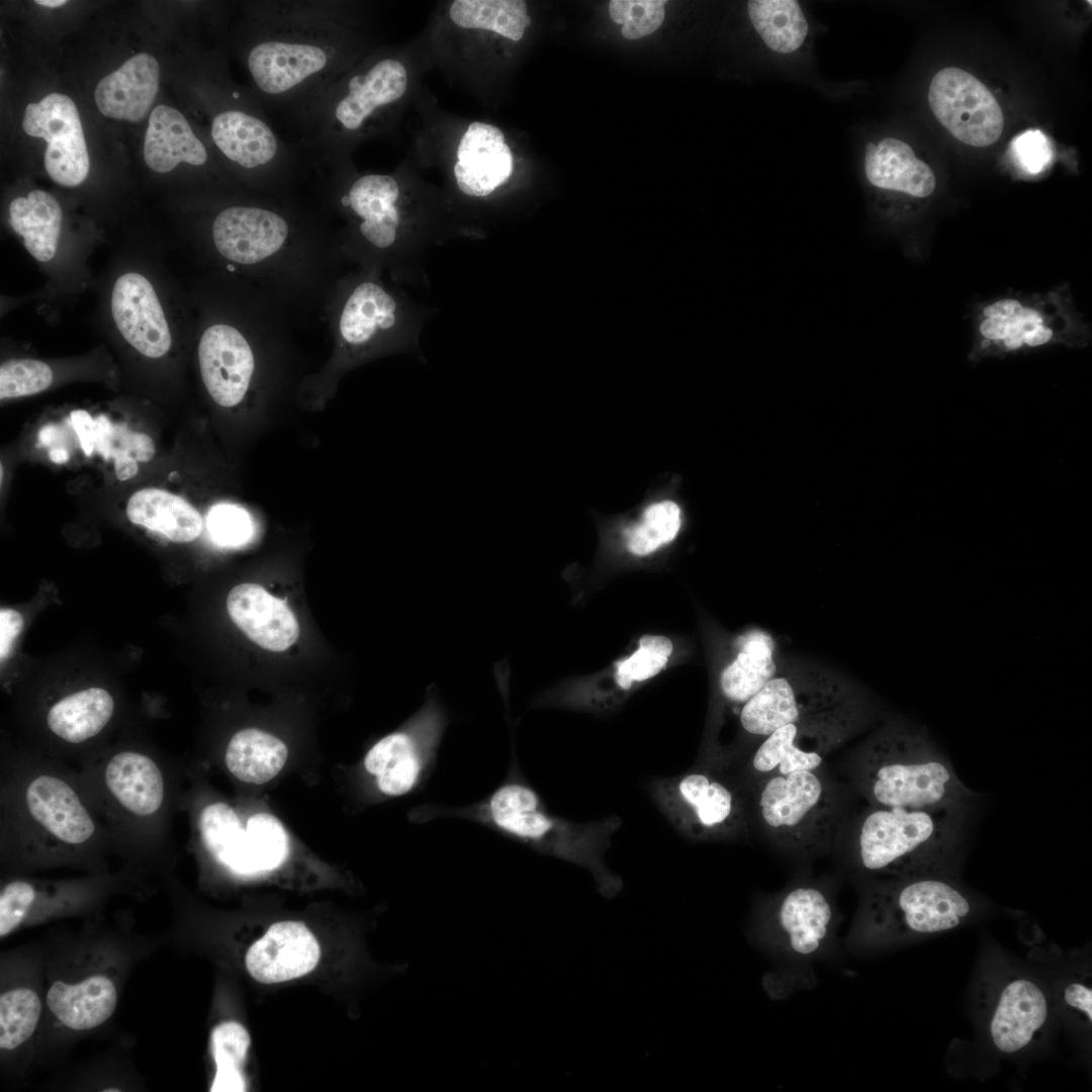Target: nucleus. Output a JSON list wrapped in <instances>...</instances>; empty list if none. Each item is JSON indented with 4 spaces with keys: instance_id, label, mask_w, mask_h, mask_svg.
I'll use <instances>...</instances> for the list:
<instances>
[{
    "instance_id": "obj_17",
    "label": "nucleus",
    "mask_w": 1092,
    "mask_h": 1092,
    "mask_svg": "<svg viewBox=\"0 0 1092 1092\" xmlns=\"http://www.w3.org/2000/svg\"><path fill=\"white\" fill-rule=\"evenodd\" d=\"M453 171L458 188L471 197H485L513 172V155L503 131L488 123L472 122L457 150Z\"/></svg>"
},
{
    "instance_id": "obj_21",
    "label": "nucleus",
    "mask_w": 1092,
    "mask_h": 1092,
    "mask_svg": "<svg viewBox=\"0 0 1092 1092\" xmlns=\"http://www.w3.org/2000/svg\"><path fill=\"white\" fill-rule=\"evenodd\" d=\"M26 803L32 817L58 839L78 844L89 839L94 823L72 788L43 775L27 787Z\"/></svg>"
},
{
    "instance_id": "obj_24",
    "label": "nucleus",
    "mask_w": 1092,
    "mask_h": 1092,
    "mask_svg": "<svg viewBox=\"0 0 1092 1092\" xmlns=\"http://www.w3.org/2000/svg\"><path fill=\"white\" fill-rule=\"evenodd\" d=\"M398 197V184L387 175L362 176L350 188L347 203L362 219L360 233L376 248H389L396 241L400 222Z\"/></svg>"
},
{
    "instance_id": "obj_11",
    "label": "nucleus",
    "mask_w": 1092,
    "mask_h": 1092,
    "mask_svg": "<svg viewBox=\"0 0 1092 1092\" xmlns=\"http://www.w3.org/2000/svg\"><path fill=\"white\" fill-rule=\"evenodd\" d=\"M835 922L829 897L811 885L796 886L780 896L765 917L770 941L795 959H811L827 945Z\"/></svg>"
},
{
    "instance_id": "obj_45",
    "label": "nucleus",
    "mask_w": 1092,
    "mask_h": 1092,
    "mask_svg": "<svg viewBox=\"0 0 1092 1092\" xmlns=\"http://www.w3.org/2000/svg\"><path fill=\"white\" fill-rule=\"evenodd\" d=\"M244 828L236 812L224 803L205 807L200 815V831L208 849L229 866Z\"/></svg>"
},
{
    "instance_id": "obj_43",
    "label": "nucleus",
    "mask_w": 1092,
    "mask_h": 1092,
    "mask_svg": "<svg viewBox=\"0 0 1092 1092\" xmlns=\"http://www.w3.org/2000/svg\"><path fill=\"white\" fill-rule=\"evenodd\" d=\"M41 1011L36 993L28 988H16L0 997V1048L12 1050L23 1043L34 1031Z\"/></svg>"
},
{
    "instance_id": "obj_37",
    "label": "nucleus",
    "mask_w": 1092,
    "mask_h": 1092,
    "mask_svg": "<svg viewBox=\"0 0 1092 1092\" xmlns=\"http://www.w3.org/2000/svg\"><path fill=\"white\" fill-rule=\"evenodd\" d=\"M747 13L760 39L775 53H795L808 36L809 23L798 1L751 0Z\"/></svg>"
},
{
    "instance_id": "obj_39",
    "label": "nucleus",
    "mask_w": 1092,
    "mask_h": 1092,
    "mask_svg": "<svg viewBox=\"0 0 1092 1092\" xmlns=\"http://www.w3.org/2000/svg\"><path fill=\"white\" fill-rule=\"evenodd\" d=\"M449 15L457 26L490 30L514 41L523 37L531 23L522 0H456Z\"/></svg>"
},
{
    "instance_id": "obj_25",
    "label": "nucleus",
    "mask_w": 1092,
    "mask_h": 1092,
    "mask_svg": "<svg viewBox=\"0 0 1092 1092\" xmlns=\"http://www.w3.org/2000/svg\"><path fill=\"white\" fill-rule=\"evenodd\" d=\"M406 87V70L399 61H379L365 75L349 81V93L337 105L336 118L345 128L355 130L377 107L401 98Z\"/></svg>"
},
{
    "instance_id": "obj_40",
    "label": "nucleus",
    "mask_w": 1092,
    "mask_h": 1092,
    "mask_svg": "<svg viewBox=\"0 0 1092 1092\" xmlns=\"http://www.w3.org/2000/svg\"><path fill=\"white\" fill-rule=\"evenodd\" d=\"M95 451L104 459L113 458L119 480L138 472V461L148 462L155 454V444L146 434L132 432L126 425H113L105 416L95 419Z\"/></svg>"
},
{
    "instance_id": "obj_47",
    "label": "nucleus",
    "mask_w": 1092,
    "mask_h": 1092,
    "mask_svg": "<svg viewBox=\"0 0 1092 1092\" xmlns=\"http://www.w3.org/2000/svg\"><path fill=\"white\" fill-rule=\"evenodd\" d=\"M662 0H613L609 4L612 19L622 24L627 39H637L655 31L664 19Z\"/></svg>"
},
{
    "instance_id": "obj_31",
    "label": "nucleus",
    "mask_w": 1092,
    "mask_h": 1092,
    "mask_svg": "<svg viewBox=\"0 0 1092 1092\" xmlns=\"http://www.w3.org/2000/svg\"><path fill=\"white\" fill-rule=\"evenodd\" d=\"M126 514L132 523L159 532L178 543L193 541L202 528L200 515L190 504L178 495L157 488H146L132 494Z\"/></svg>"
},
{
    "instance_id": "obj_1",
    "label": "nucleus",
    "mask_w": 1092,
    "mask_h": 1092,
    "mask_svg": "<svg viewBox=\"0 0 1092 1092\" xmlns=\"http://www.w3.org/2000/svg\"><path fill=\"white\" fill-rule=\"evenodd\" d=\"M440 818L480 824L536 851L586 868L606 896L620 889L618 879L604 864L618 820L578 824L552 814L523 779L515 760L506 779L483 799L458 807L425 804L414 811L418 823Z\"/></svg>"
},
{
    "instance_id": "obj_15",
    "label": "nucleus",
    "mask_w": 1092,
    "mask_h": 1092,
    "mask_svg": "<svg viewBox=\"0 0 1092 1092\" xmlns=\"http://www.w3.org/2000/svg\"><path fill=\"white\" fill-rule=\"evenodd\" d=\"M320 956L317 940L302 922L282 921L249 947L245 965L256 981L281 983L311 972Z\"/></svg>"
},
{
    "instance_id": "obj_12",
    "label": "nucleus",
    "mask_w": 1092,
    "mask_h": 1092,
    "mask_svg": "<svg viewBox=\"0 0 1092 1092\" xmlns=\"http://www.w3.org/2000/svg\"><path fill=\"white\" fill-rule=\"evenodd\" d=\"M111 314L123 339L142 355L160 358L168 353L172 336L164 309L150 280L127 272L114 282Z\"/></svg>"
},
{
    "instance_id": "obj_23",
    "label": "nucleus",
    "mask_w": 1092,
    "mask_h": 1092,
    "mask_svg": "<svg viewBox=\"0 0 1092 1092\" xmlns=\"http://www.w3.org/2000/svg\"><path fill=\"white\" fill-rule=\"evenodd\" d=\"M144 157L153 171L168 173L179 163L194 166L204 164L207 153L179 110L158 105L150 114Z\"/></svg>"
},
{
    "instance_id": "obj_46",
    "label": "nucleus",
    "mask_w": 1092,
    "mask_h": 1092,
    "mask_svg": "<svg viewBox=\"0 0 1092 1092\" xmlns=\"http://www.w3.org/2000/svg\"><path fill=\"white\" fill-rule=\"evenodd\" d=\"M52 382L51 367L39 360L12 359L2 363L0 367L1 399L41 392Z\"/></svg>"
},
{
    "instance_id": "obj_36",
    "label": "nucleus",
    "mask_w": 1092,
    "mask_h": 1092,
    "mask_svg": "<svg viewBox=\"0 0 1092 1092\" xmlns=\"http://www.w3.org/2000/svg\"><path fill=\"white\" fill-rule=\"evenodd\" d=\"M288 852V839L279 820L268 813L249 818L229 863L240 874L270 871L280 866Z\"/></svg>"
},
{
    "instance_id": "obj_6",
    "label": "nucleus",
    "mask_w": 1092,
    "mask_h": 1092,
    "mask_svg": "<svg viewBox=\"0 0 1092 1092\" xmlns=\"http://www.w3.org/2000/svg\"><path fill=\"white\" fill-rule=\"evenodd\" d=\"M448 723L449 714L431 686L423 705L406 723L380 738L365 754L364 768L382 795L399 797L424 786L436 764Z\"/></svg>"
},
{
    "instance_id": "obj_5",
    "label": "nucleus",
    "mask_w": 1092,
    "mask_h": 1092,
    "mask_svg": "<svg viewBox=\"0 0 1092 1092\" xmlns=\"http://www.w3.org/2000/svg\"><path fill=\"white\" fill-rule=\"evenodd\" d=\"M757 794L760 820L781 845L811 851L835 832L840 805L834 789L816 770L765 777Z\"/></svg>"
},
{
    "instance_id": "obj_10",
    "label": "nucleus",
    "mask_w": 1092,
    "mask_h": 1092,
    "mask_svg": "<svg viewBox=\"0 0 1092 1092\" xmlns=\"http://www.w3.org/2000/svg\"><path fill=\"white\" fill-rule=\"evenodd\" d=\"M22 127L28 135L47 142L44 167L52 180L74 187L86 179L89 156L80 116L70 97L51 93L38 103H29Z\"/></svg>"
},
{
    "instance_id": "obj_49",
    "label": "nucleus",
    "mask_w": 1092,
    "mask_h": 1092,
    "mask_svg": "<svg viewBox=\"0 0 1092 1092\" xmlns=\"http://www.w3.org/2000/svg\"><path fill=\"white\" fill-rule=\"evenodd\" d=\"M1017 163L1028 173L1036 174L1048 167L1053 159V149L1048 136L1038 129H1028L1011 143Z\"/></svg>"
},
{
    "instance_id": "obj_2",
    "label": "nucleus",
    "mask_w": 1092,
    "mask_h": 1092,
    "mask_svg": "<svg viewBox=\"0 0 1092 1092\" xmlns=\"http://www.w3.org/2000/svg\"><path fill=\"white\" fill-rule=\"evenodd\" d=\"M853 778L871 806L974 812L978 796L922 729L891 721L853 760Z\"/></svg>"
},
{
    "instance_id": "obj_7",
    "label": "nucleus",
    "mask_w": 1092,
    "mask_h": 1092,
    "mask_svg": "<svg viewBox=\"0 0 1092 1092\" xmlns=\"http://www.w3.org/2000/svg\"><path fill=\"white\" fill-rule=\"evenodd\" d=\"M651 793L670 822L697 840H719L739 834L745 827L742 802L723 781L705 771L658 780Z\"/></svg>"
},
{
    "instance_id": "obj_20",
    "label": "nucleus",
    "mask_w": 1092,
    "mask_h": 1092,
    "mask_svg": "<svg viewBox=\"0 0 1092 1092\" xmlns=\"http://www.w3.org/2000/svg\"><path fill=\"white\" fill-rule=\"evenodd\" d=\"M327 63L326 52L316 46L275 40L255 46L248 56L255 83L268 94L292 89L321 72Z\"/></svg>"
},
{
    "instance_id": "obj_34",
    "label": "nucleus",
    "mask_w": 1092,
    "mask_h": 1092,
    "mask_svg": "<svg viewBox=\"0 0 1092 1092\" xmlns=\"http://www.w3.org/2000/svg\"><path fill=\"white\" fill-rule=\"evenodd\" d=\"M287 748L276 736L259 729L237 732L229 742L225 763L240 781L262 785L282 769Z\"/></svg>"
},
{
    "instance_id": "obj_27",
    "label": "nucleus",
    "mask_w": 1092,
    "mask_h": 1092,
    "mask_svg": "<svg viewBox=\"0 0 1092 1092\" xmlns=\"http://www.w3.org/2000/svg\"><path fill=\"white\" fill-rule=\"evenodd\" d=\"M117 1002L112 981L103 976L89 977L70 985L55 982L47 995V1004L56 1017L74 1030H86L106 1021Z\"/></svg>"
},
{
    "instance_id": "obj_53",
    "label": "nucleus",
    "mask_w": 1092,
    "mask_h": 1092,
    "mask_svg": "<svg viewBox=\"0 0 1092 1092\" xmlns=\"http://www.w3.org/2000/svg\"><path fill=\"white\" fill-rule=\"evenodd\" d=\"M71 421L85 454L90 456L95 451V419L85 411H74Z\"/></svg>"
},
{
    "instance_id": "obj_3",
    "label": "nucleus",
    "mask_w": 1092,
    "mask_h": 1092,
    "mask_svg": "<svg viewBox=\"0 0 1092 1092\" xmlns=\"http://www.w3.org/2000/svg\"><path fill=\"white\" fill-rule=\"evenodd\" d=\"M973 812L871 806L855 833V857L886 879L951 875L964 851Z\"/></svg>"
},
{
    "instance_id": "obj_28",
    "label": "nucleus",
    "mask_w": 1092,
    "mask_h": 1092,
    "mask_svg": "<svg viewBox=\"0 0 1092 1092\" xmlns=\"http://www.w3.org/2000/svg\"><path fill=\"white\" fill-rule=\"evenodd\" d=\"M397 320V303L381 285L360 283L348 297L339 321V332L351 348H364L388 332Z\"/></svg>"
},
{
    "instance_id": "obj_56",
    "label": "nucleus",
    "mask_w": 1092,
    "mask_h": 1092,
    "mask_svg": "<svg viewBox=\"0 0 1092 1092\" xmlns=\"http://www.w3.org/2000/svg\"><path fill=\"white\" fill-rule=\"evenodd\" d=\"M34 2L36 4H38V5L46 6V7H51V8H55V7H59V6H63L65 4H67V1H65V0H36Z\"/></svg>"
},
{
    "instance_id": "obj_33",
    "label": "nucleus",
    "mask_w": 1092,
    "mask_h": 1092,
    "mask_svg": "<svg viewBox=\"0 0 1092 1092\" xmlns=\"http://www.w3.org/2000/svg\"><path fill=\"white\" fill-rule=\"evenodd\" d=\"M776 670L771 638L752 631L740 639L736 658L722 671L721 691L729 701L745 703L775 676Z\"/></svg>"
},
{
    "instance_id": "obj_38",
    "label": "nucleus",
    "mask_w": 1092,
    "mask_h": 1092,
    "mask_svg": "<svg viewBox=\"0 0 1092 1092\" xmlns=\"http://www.w3.org/2000/svg\"><path fill=\"white\" fill-rule=\"evenodd\" d=\"M980 325L981 334L989 340L1002 341L1008 350L1023 345L1035 347L1049 342L1053 331L1044 326L1035 309L1023 306L1015 299H1001L987 305Z\"/></svg>"
},
{
    "instance_id": "obj_55",
    "label": "nucleus",
    "mask_w": 1092,
    "mask_h": 1092,
    "mask_svg": "<svg viewBox=\"0 0 1092 1092\" xmlns=\"http://www.w3.org/2000/svg\"><path fill=\"white\" fill-rule=\"evenodd\" d=\"M54 432H55V428H54V427H52V426H49V427H46V428H43V429H42V430L40 431V433H39V436H38V439H39V441H40V442H41V443H42L43 445H50L49 443H50V442L52 441V439L54 438Z\"/></svg>"
},
{
    "instance_id": "obj_51",
    "label": "nucleus",
    "mask_w": 1092,
    "mask_h": 1092,
    "mask_svg": "<svg viewBox=\"0 0 1092 1092\" xmlns=\"http://www.w3.org/2000/svg\"><path fill=\"white\" fill-rule=\"evenodd\" d=\"M1065 1007L1086 1022L1092 1020V989L1088 982L1073 980L1063 990Z\"/></svg>"
},
{
    "instance_id": "obj_14",
    "label": "nucleus",
    "mask_w": 1092,
    "mask_h": 1092,
    "mask_svg": "<svg viewBox=\"0 0 1092 1092\" xmlns=\"http://www.w3.org/2000/svg\"><path fill=\"white\" fill-rule=\"evenodd\" d=\"M289 233L286 220L276 212L254 206H231L215 217L212 239L226 260L253 265L276 254Z\"/></svg>"
},
{
    "instance_id": "obj_48",
    "label": "nucleus",
    "mask_w": 1092,
    "mask_h": 1092,
    "mask_svg": "<svg viewBox=\"0 0 1092 1092\" xmlns=\"http://www.w3.org/2000/svg\"><path fill=\"white\" fill-rule=\"evenodd\" d=\"M207 528L217 544L229 547L246 543L253 533L252 521L247 511L230 504L211 508L207 516Z\"/></svg>"
},
{
    "instance_id": "obj_54",
    "label": "nucleus",
    "mask_w": 1092,
    "mask_h": 1092,
    "mask_svg": "<svg viewBox=\"0 0 1092 1092\" xmlns=\"http://www.w3.org/2000/svg\"><path fill=\"white\" fill-rule=\"evenodd\" d=\"M50 457L56 463H63L68 460L69 455L64 449H54L50 452Z\"/></svg>"
},
{
    "instance_id": "obj_9",
    "label": "nucleus",
    "mask_w": 1092,
    "mask_h": 1092,
    "mask_svg": "<svg viewBox=\"0 0 1092 1092\" xmlns=\"http://www.w3.org/2000/svg\"><path fill=\"white\" fill-rule=\"evenodd\" d=\"M831 709L797 723L787 724L765 737L756 749L751 766L759 775H788L801 770H816L824 755L844 736L862 722L842 720L869 717L871 712H855L845 717Z\"/></svg>"
},
{
    "instance_id": "obj_42",
    "label": "nucleus",
    "mask_w": 1092,
    "mask_h": 1092,
    "mask_svg": "<svg viewBox=\"0 0 1092 1092\" xmlns=\"http://www.w3.org/2000/svg\"><path fill=\"white\" fill-rule=\"evenodd\" d=\"M679 507L670 500L648 507L640 521L626 532L627 549L645 556L672 541L680 528Z\"/></svg>"
},
{
    "instance_id": "obj_19",
    "label": "nucleus",
    "mask_w": 1092,
    "mask_h": 1092,
    "mask_svg": "<svg viewBox=\"0 0 1092 1092\" xmlns=\"http://www.w3.org/2000/svg\"><path fill=\"white\" fill-rule=\"evenodd\" d=\"M158 89L159 64L150 54L140 53L98 83L94 99L103 115L139 121L149 113Z\"/></svg>"
},
{
    "instance_id": "obj_26",
    "label": "nucleus",
    "mask_w": 1092,
    "mask_h": 1092,
    "mask_svg": "<svg viewBox=\"0 0 1092 1092\" xmlns=\"http://www.w3.org/2000/svg\"><path fill=\"white\" fill-rule=\"evenodd\" d=\"M104 778L114 798L133 814H154L163 803V776L156 762L145 754L133 751L115 754L106 765Z\"/></svg>"
},
{
    "instance_id": "obj_4",
    "label": "nucleus",
    "mask_w": 1092,
    "mask_h": 1092,
    "mask_svg": "<svg viewBox=\"0 0 1092 1092\" xmlns=\"http://www.w3.org/2000/svg\"><path fill=\"white\" fill-rule=\"evenodd\" d=\"M976 901L951 875L886 879L866 893L850 933L858 945H884L960 926Z\"/></svg>"
},
{
    "instance_id": "obj_50",
    "label": "nucleus",
    "mask_w": 1092,
    "mask_h": 1092,
    "mask_svg": "<svg viewBox=\"0 0 1092 1092\" xmlns=\"http://www.w3.org/2000/svg\"><path fill=\"white\" fill-rule=\"evenodd\" d=\"M34 899V890L26 882L8 884L0 895V936L11 932L22 921Z\"/></svg>"
},
{
    "instance_id": "obj_41",
    "label": "nucleus",
    "mask_w": 1092,
    "mask_h": 1092,
    "mask_svg": "<svg viewBox=\"0 0 1092 1092\" xmlns=\"http://www.w3.org/2000/svg\"><path fill=\"white\" fill-rule=\"evenodd\" d=\"M211 1043L216 1074L210 1091H245L242 1067L251 1043L248 1030L235 1021L220 1023L212 1031Z\"/></svg>"
},
{
    "instance_id": "obj_52",
    "label": "nucleus",
    "mask_w": 1092,
    "mask_h": 1092,
    "mask_svg": "<svg viewBox=\"0 0 1092 1092\" xmlns=\"http://www.w3.org/2000/svg\"><path fill=\"white\" fill-rule=\"evenodd\" d=\"M23 626V619L21 615L8 608H2L0 611V657L1 660L5 659L11 649L14 640L21 632Z\"/></svg>"
},
{
    "instance_id": "obj_35",
    "label": "nucleus",
    "mask_w": 1092,
    "mask_h": 1092,
    "mask_svg": "<svg viewBox=\"0 0 1092 1092\" xmlns=\"http://www.w3.org/2000/svg\"><path fill=\"white\" fill-rule=\"evenodd\" d=\"M793 685L772 677L746 701L740 713L742 728L749 734L766 737L777 729L806 717V708Z\"/></svg>"
},
{
    "instance_id": "obj_44",
    "label": "nucleus",
    "mask_w": 1092,
    "mask_h": 1092,
    "mask_svg": "<svg viewBox=\"0 0 1092 1092\" xmlns=\"http://www.w3.org/2000/svg\"><path fill=\"white\" fill-rule=\"evenodd\" d=\"M672 649V643L667 637L642 636L638 649L630 657L617 663L616 684L622 690H629L635 682L656 675L666 665Z\"/></svg>"
},
{
    "instance_id": "obj_29",
    "label": "nucleus",
    "mask_w": 1092,
    "mask_h": 1092,
    "mask_svg": "<svg viewBox=\"0 0 1092 1092\" xmlns=\"http://www.w3.org/2000/svg\"><path fill=\"white\" fill-rule=\"evenodd\" d=\"M211 136L225 157L244 168L266 165L277 153V140L261 119L239 110L217 114Z\"/></svg>"
},
{
    "instance_id": "obj_22",
    "label": "nucleus",
    "mask_w": 1092,
    "mask_h": 1092,
    "mask_svg": "<svg viewBox=\"0 0 1092 1092\" xmlns=\"http://www.w3.org/2000/svg\"><path fill=\"white\" fill-rule=\"evenodd\" d=\"M863 166L868 181L878 188L914 197H926L934 191L936 180L931 168L901 140L886 138L869 143Z\"/></svg>"
},
{
    "instance_id": "obj_13",
    "label": "nucleus",
    "mask_w": 1092,
    "mask_h": 1092,
    "mask_svg": "<svg viewBox=\"0 0 1092 1092\" xmlns=\"http://www.w3.org/2000/svg\"><path fill=\"white\" fill-rule=\"evenodd\" d=\"M203 383L219 405L239 404L250 387L255 369L252 348L233 326L214 324L203 332L198 345Z\"/></svg>"
},
{
    "instance_id": "obj_32",
    "label": "nucleus",
    "mask_w": 1092,
    "mask_h": 1092,
    "mask_svg": "<svg viewBox=\"0 0 1092 1092\" xmlns=\"http://www.w3.org/2000/svg\"><path fill=\"white\" fill-rule=\"evenodd\" d=\"M114 710L110 694L90 688L67 696L49 711L50 729L71 743L83 742L97 735L109 722Z\"/></svg>"
},
{
    "instance_id": "obj_8",
    "label": "nucleus",
    "mask_w": 1092,
    "mask_h": 1092,
    "mask_svg": "<svg viewBox=\"0 0 1092 1092\" xmlns=\"http://www.w3.org/2000/svg\"><path fill=\"white\" fill-rule=\"evenodd\" d=\"M928 101L938 121L964 144L987 147L1003 132L1004 116L996 98L965 70L938 71L930 83Z\"/></svg>"
},
{
    "instance_id": "obj_30",
    "label": "nucleus",
    "mask_w": 1092,
    "mask_h": 1092,
    "mask_svg": "<svg viewBox=\"0 0 1092 1092\" xmlns=\"http://www.w3.org/2000/svg\"><path fill=\"white\" fill-rule=\"evenodd\" d=\"M9 222L22 238L26 251L38 262H50L58 250L62 228V209L53 195L32 190L13 199Z\"/></svg>"
},
{
    "instance_id": "obj_16",
    "label": "nucleus",
    "mask_w": 1092,
    "mask_h": 1092,
    "mask_svg": "<svg viewBox=\"0 0 1092 1092\" xmlns=\"http://www.w3.org/2000/svg\"><path fill=\"white\" fill-rule=\"evenodd\" d=\"M1048 998L1032 980L1014 978L996 996L989 1021L994 1046L1012 1055L1027 1048L1046 1024Z\"/></svg>"
},
{
    "instance_id": "obj_18",
    "label": "nucleus",
    "mask_w": 1092,
    "mask_h": 1092,
    "mask_svg": "<svg viewBox=\"0 0 1092 1092\" xmlns=\"http://www.w3.org/2000/svg\"><path fill=\"white\" fill-rule=\"evenodd\" d=\"M234 623L259 646L274 652L288 649L298 638V622L286 603L256 583H241L228 595Z\"/></svg>"
}]
</instances>
